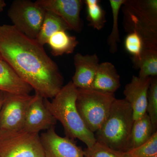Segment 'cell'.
Here are the masks:
<instances>
[{
	"instance_id": "6da1fadb",
	"label": "cell",
	"mask_w": 157,
	"mask_h": 157,
	"mask_svg": "<svg viewBox=\"0 0 157 157\" xmlns=\"http://www.w3.org/2000/svg\"><path fill=\"white\" fill-rule=\"evenodd\" d=\"M0 53L35 94L44 99H52L63 86V75L43 46L12 25H0Z\"/></svg>"
},
{
	"instance_id": "7a4b0ae2",
	"label": "cell",
	"mask_w": 157,
	"mask_h": 157,
	"mask_svg": "<svg viewBox=\"0 0 157 157\" xmlns=\"http://www.w3.org/2000/svg\"><path fill=\"white\" fill-rule=\"evenodd\" d=\"M77 89L70 81L63 86L51 101L44 99L45 107L61 123L66 137L78 139L90 147L96 143L94 134L86 125L76 106Z\"/></svg>"
},
{
	"instance_id": "3957f363",
	"label": "cell",
	"mask_w": 157,
	"mask_h": 157,
	"mask_svg": "<svg viewBox=\"0 0 157 157\" xmlns=\"http://www.w3.org/2000/svg\"><path fill=\"white\" fill-rule=\"evenodd\" d=\"M134 120L132 107L125 99H116L107 119L94 134L96 140L117 151L128 150Z\"/></svg>"
},
{
	"instance_id": "277c9868",
	"label": "cell",
	"mask_w": 157,
	"mask_h": 157,
	"mask_svg": "<svg viewBox=\"0 0 157 157\" xmlns=\"http://www.w3.org/2000/svg\"><path fill=\"white\" fill-rule=\"evenodd\" d=\"M122 6L125 30L136 32L144 48L157 50V0H125Z\"/></svg>"
},
{
	"instance_id": "5b68a950",
	"label": "cell",
	"mask_w": 157,
	"mask_h": 157,
	"mask_svg": "<svg viewBox=\"0 0 157 157\" xmlns=\"http://www.w3.org/2000/svg\"><path fill=\"white\" fill-rule=\"evenodd\" d=\"M116 99L114 94L77 89V110L86 125L94 134L107 119Z\"/></svg>"
},
{
	"instance_id": "8992f818",
	"label": "cell",
	"mask_w": 157,
	"mask_h": 157,
	"mask_svg": "<svg viewBox=\"0 0 157 157\" xmlns=\"http://www.w3.org/2000/svg\"><path fill=\"white\" fill-rule=\"evenodd\" d=\"M0 157H45L40 135L0 129Z\"/></svg>"
},
{
	"instance_id": "52a82bcc",
	"label": "cell",
	"mask_w": 157,
	"mask_h": 157,
	"mask_svg": "<svg viewBox=\"0 0 157 157\" xmlns=\"http://www.w3.org/2000/svg\"><path fill=\"white\" fill-rule=\"evenodd\" d=\"M46 11L36 2L15 0L8 11V16L17 30L31 39H36Z\"/></svg>"
},
{
	"instance_id": "ba28073f",
	"label": "cell",
	"mask_w": 157,
	"mask_h": 157,
	"mask_svg": "<svg viewBox=\"0 0 157 157\" xmlns=\"http://www.w3.org/2000/svg\"><path fill=\"white\" fill-rule=\"evenodd\" d=\"M4 94V102L0 109V129H23L27 111L34 95Z\"/></svg>"
},
{
	"instance_id": "9c48e42d",
	"label": "cell",
	"mask_w": 157,
	"mask_h": 157,
	"mask_svg": "<svg viewBox=\"0 0 157 157\" xmlns=\"http://www.w3.org/2000/svg\"><path fill=\"white\" fill-rule=\"evenodd\" d=\"M36 3L46 11H50L61 18L70 28L76 32L82 30L80 17L82 4L81 0H37Z\"/></svg>"
},
{
	"instance_id": "30bf717a",
	"label": "cell",
	"mask_w": 157,
	"mask_h": 157,
	"mask_svg": "<svg viewBox=\"0 0 157 157\" xmlns=\"http://www.w3.org/2000/svg\"><path fill=\"white\" fill-rule=\"evenodd\" d=\"M45 157H85L84 151L74 140L59 136L55 127L40 135Z\"/></svg>"
},
{
	"instance_id": "8fae6325",
	"label": "cell",
	"mask_w": 157,
	"mask_h": 157,
	"mask_svg": "<svg viewBox=\"0 0 157 157\" xmlns=\"http://www.w3.org/2000/svg\"><path fill=\"white\" fill-rule=\"evenodd\" d=\"M56 122V120L45 107L44 98L35 94L27 111L24 130L39 134L41 131L55 127Z\"/></svg>"
},
{
	"instance_id": "7c38bea8",
	"label": "cell",
	"mask_w": 157,
	"mask_h": 157,
	"mask_svg": "<svg viewBox=\"0 0 157 157\" xmlns=\"http://www.w3.org/2000/svg\"><path fill=\"white\" fill-rule=\"evenodd\" d=\"M151 77L141 78L133 76L124 91L126 101L132 107L134 121L146 113L147 94Z\"/></svg>"
},
{
	"instance_id": "4fadbf2b",
	"label": "cell",
	"mask_w": 157,
	"mask_h": 157,
	"mask_svg": "<svg viewBox=\"0 0 157 157\" xmlns=\"http://www.w3.org/2000/svg\"><path fill=\"white\" fill-rule=\"evenodd\" d=\"M99 58L96 54L82 55L76 53L74 57L75 72L72 83L77 89H90L99 66Z\"/></svg>"
},
{
	"instance_id": "5bb4252c",
	"label": "cell",
	"mask_w": 157,
	"mask_h": 157,
	"mask_svg": "<svg viewBox=\"0 0 157 157\" xmlns=\"http://www.w3.org/2000/svg\"><path fill=\"white\" fill-rule=\"evenodd\" d=\"M33 89L8 63L0 60V91L16 95H30Z\"/></svg>"
},
{
	"instance_id": "9a60e30c",
	"label": "cell",
	"mask_w": 157,
	"mask_h": 157,
	"mask_svg": "<svg viewBox=\"0 0 157 157\" xmlns=\"http://www.w3.org/2000/svg\"><path fill=\"white\" fill-rule=\"evenodd\" d=\"M120 86V76L114 65L108 62L99 64L90 89L114 94Z\"/></svg>"
},
{
	"instance_id": "2e32d148",
	"label": "cell",
	"mask_w": 157,
	"mask_h": 157,
	"mask_svg": "<svg viewBox=\"0 0 157 157\" xmlns=\"http://www.w3.org/2000/svg\"><path fill=\"white\" fill-rule=\"evenodd\" d=\"M153 133L151 121L146 113L142 117L134 121L128 151L146 142L151 137Z\"/></svg>"
},
{
	"instance_id": "e0dca14e",
	"label": "cell",
	"mask_w": 157,
	"mask_h": 157,
	"mask_svg": "<svg viewBox=\"0 0 157 157\" xmlns=\"http://www.w3.org/2000/svg\"><path fill=\"white\" fill-rule=\"evenodd\" d=\"M78 43L76 37L70 36L66 31H59L49 38L47 44L52 55L57 56L73 53Z\"/></svg>"
},
{
	"instance_id": "ac0fdd59",
	"label": "cell",
	"mask_w": 157,
	"mask_h": 157,
	"mask_svg": "<svg viewBox=\"0 0 157 157\" xmlns=\"http://www.w3.org/2000/svg\"><path fill=\"white\" fill-rule=\"evenodd\" d=\"M135 68L139 69V76L141 78L157 76V50L144 48L140 55L133 57Z\"/></svg>"
},
{
	"instance_id": "d6986e66",
	"label": "cell",
	"mask_w": 157,
	"mask_h": 157,
	"mask_svg": "<svg viewBox=\"0 0 157 157\" xmlns=\"http://www.w3.org/2000/svg\"><path fill=\"white\" fill-rule=\"evenodd\" d=\"M70 30L66 22L58 15L46 11L41 29L36 38L37 42L43 46L53 34L59 31Z\"/></svg>"
},
{
	"instance_id": "ffe728a7",
	"label": "cell",
	"mask_w": 157,
	"mask_h": 157,
	"mask_svg": "<svg viewBox=\"0 0 157 157\" xmlns=\"http://www.w3.org/2000/svg\"><path fill=\"white\" fill-rule=\"evenodd\" d=\"M125 0H109V2L112 10L113 26L111 33L107 40L109 52L114 54L118 51V43L120 41L118 29L119 13L121 7Z\"/></svg>"
},
{
	"instance_id": "44dd1931",
	"label": "cell",
	"mask_w": 157,
	"mask_h": 157,
	"mask_svg": "<svg viewBox=\"0 0 157 157\" xmlns=\"http://www.w3.org/2000/svg\"><path fill=\"white\" fill-rule=\"evenodd\" d=\"M87 7V20L88 25L98 30H101L106 22V13L99 5L98 0H86Z\"/></svg>"
},
{
	"instance_id": "7402d4cb",
	"label": "cell",
	"mask_w": 157,
	"mask_h": 157,
	"mask_svg": "<svg viewBox=\"0 0 157 157\" xmlns=\"http://www.w3.org/2000/svg\"><path fill=\"white\" fill-rule=\"evenodd\" d=\"M122 154L124 157H153L157 155V132L154 133L145 143Z\"/></svg>"
},
{
	"instance_id": "603a6c76",
	"label": "cell",
	"mask_w": 157,
	"mask_h": 157,
	"mask_svg": "<svg viewBox=\"0 0 157 157\" xmlns=\"http://www.w3.org/2000/svg\"><path fill=\"white\" fill-rule=\"evenodd\" d=\"M146 113L150 118L154 133L157 132V78L151 77L147 94Z\"/></svg>"
},
{
	"instance_id": "cb8c5ba5",
	"label": "cell",
	"mask_w": 157,
	"mask_h": 157,
	"mask_svg": "<svg viewBox=\"0 0 157 157\" xmlns=\"http://www.w3.org/2000/svg\"><path fill=\"white\" fill-rule=\"evenodd\" d=\"M83 151L85 157H124L122 152L114 150L97 141L92 146Z\"/></svg>"
},
{
	"instance_id": "d4e9b609",
	"label": "cell",
	"mask_w": 157,
	"mask_h": 157,
	"mask_svg": "<svg viewBox=\"0 0 157 157\" xmlns=\"http://www.w3.org/2000/svg\"><path fill=\"white\" fill-rule=\"evenodd\" d=\"M124 46L127 51L137 57L140 55L144 48L143 41L136 32L129 33L124 41Z\"/></svg>"
},
{
	"instance_id": "484cf974",
	"label": "cell",
	"mask_w": 157,
	"mask_h": 157,
	"mask_svg": "<svg viewBox=\"0 0 157 157\" xmlns=\"http://www.w3.org/2000/svg\"><path fill=\"white\" fill-rule=\"evenodd\" d=\"M4 98H5V94L3 92L0 91V109L4 102Z\"/></svg>"
},
{
	"instance_id": "4316f807",
	"label": "cell",
	"mask_w": 157,
	"mask_h": 157,
	"mask_svg": "<svg viewBox=\"0 0 157 157\" xmlns=\"http://www.w3.org/2000/svg\"><path fill=\"white\" fill-rule=\"evenodd\" d=\"M6 2L4 0H0V13L4 10V8L6 7Z\"/></svg>"
},
{
	"instance_id": "83f0119b",
	"label": "cell",
	"mask_w": 157,
	"mask_h": 157,
	"mask_svg": "<svg viewBox=\"0 0 157 157\" xmlns=\"http://www.w3.org/2000/svg\"><path fill=\"white\" fill-rule=\"evenodd\" d=\"M2 56H1V53H0V60L2 59Z\"/></svg>"
},
{
	"instance_id": "f1b7e54d",
	"label": "cell",
	"mask_w": 157,
	"mask_h": 157,
	"mask_svg": "<svg viewBox=\"0 0 157 157\" xmlns=\"http://www.w3.org/2000/svg\"><path fill=\"white\" fill-rule=\"evenodd\" d=\"M153 157H157V155Z\"/></svg>"
}]
</instances>
